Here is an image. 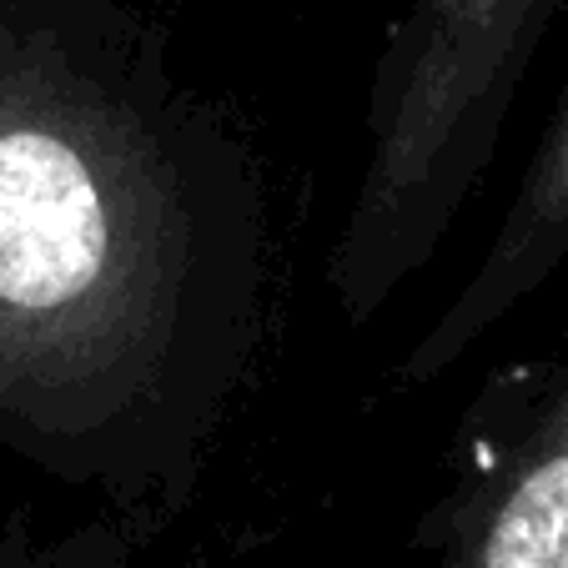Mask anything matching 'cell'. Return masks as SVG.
Here are the masks:
<instances>
[{
    "instance_id": "1",
    "label": "cell",
    "mask_w": 568,
    "mask_h": 568,
    "mask_svg": "<svg viewBox=\"0 0 568 568\" xmlns=\"http://www.w3.org/2000/svg\"><path fill=\"white\" fill-rule=\"evenodd\" d=\"M252 131L131 0H0V453L166 528L267 337Z\"/></svg>"
},
{
    "instance_id": "5",
    "label": "cell",
    "mask_w": 568,
    "mask_h": 568,
    "mask_svg": "<svg viewBox=\"0 0 568 568\" xmlns=\"http://www.w3.org/2000/svg\"><path fill=\"white\" fill-rule=\"evenodd\" d=\"M136 538L106 518V524L71 528L61 538H41L31 514H16L0 528V568H121Z\"/></svg>"
},
{
    "instance_id": "2",
    "label": "cell",
    "mask_w": 568,
    "mask_h": 568,
    "mask_svg": "<svg viewBox=\"0 0 568 568\" xmlns=\"http://www.w3.org/2000/svg\"><path fill=\"white\" fill-rule=\"evenodd\" d=\"M568 0H408L367 81V146L327 287L353 327L408 287L494 166L508 111Z\"/></svg>"
},
{
    "instance_id": "4",
    "label": "cell",
    "mask_w": 568,
    "mask_h": 568,
    "mask_svg": "<svg viewBox=\"0 0 568 568\" xmlns=\"http://www.w3.org/2000/svg\"><path fill=\"white\" fill-rule=\"evenodd\" d=\"M568 262V91L558 97L524 176H518L508 212L498 222L488 252L468 272L453 302L433 317V327L403 357L408 383H433L458 367L483 337H494L504 317L528 302Z\"/></svg>"
},
{
    "instance_id": "3",
    "label": "cell",
    "mask_w": 568,
    "mask_h": 568,
    "mask_svg": "<svg viewBox=\"0 0 568 568\" xmlns=\"http://www.w3.org/2000/svg\"><path fill=\"white\" fill-rule=\"evenodd\" d=\"M418 548L433 568H568V343L478 397L463 473Z\"/></svg>"
}]
</instances>
